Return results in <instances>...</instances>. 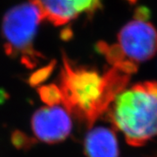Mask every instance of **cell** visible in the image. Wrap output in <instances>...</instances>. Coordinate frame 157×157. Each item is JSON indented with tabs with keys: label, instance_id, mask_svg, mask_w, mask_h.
<instances>
[{
	"label": "cell",
	"instance_id": "obj_5",
	"mask_svg": "<svg viewBox=\"0 0 157 157\" xmlns=\"http://www.w3.org/2000/svg\"><path fill=\"white\" fill-rule=\"evenodd\" d=\"M32 128L35 136L44 142L61 141L72 130L70 113L59 105L42 107L34 113Z\"/></svg>",
	"mask_w": 157,
	"mask_h": 157
},
{
	"label": "cell",
	"instance_id": "obj_4",
	"mask_svg": "<svg viewBox=\"0 0 157 157\" xmlns=\"http://www.w3.org/2000/svg\"><path fill=\"white\" fill-rule=\"evenodd\" d=\"M43 17L32 3L22 4L7 11L3 20V34L9 52L22 56L27 64L39 56L33 49V40Z\"/></svg>",
	"mask_w": 157,
	"mask_h": 157
},
{
	"label": "cell",
	"instance_id": "obj_6",
	"mask_svg": "<svg viewBox=\"0 0 157 157\" xmlns=\"http://www.w3.org/2000/svg\"><path fill=\"white\" fill-rule=\"evenodd\" d=\"M43 19L60 25L81 14L92 15L101 6V0H31Z\"/></svg>",
	"mask_w": 157,
	"mask_h": 157
},
{
	"label": "cell",
	"instance_id": "obj_7",
	"mask_svg": "<svg viewBox=\"0 0 157 157\" xmlns=\"http://www.w3.org/2000/svg\"><path fill=\"white\" fill-rule=\"evenodd\" d=\"M85 151L88 157H118L119 146L111 129L99 127L92 129L85 139Z\"/></svg>",
	"mask_w": 157,
	"mask_h": 157
},
{
	"label": "cell",
	"instance_id": "obj_9",
	"mask_svg": "<svg viewBox=\"0 0 157 157\" xmlns=\"http://www.w3.org/2000/svg\"><path fill=\"white\" fill-rule=\"evenodd\" d=\"M128 1H129L130 3H135L136 0H128Z\"/></svg>",
	"mask_w": 157,
	"mask_h": 157
},
{
	"label": "cell",
	"instance_id": "obj_3",
	"mask_svg": "<svg viewBox=\"0 0 157 157\" xmlns=\"http://www.w3.org/2000/svg\"><path fill=\"white\" fill-rule=\"evenodd\" d=\"M147 18L148 11L139 8L135 18L126 24L118 33L116 44H98V51L106 58L110 67L133 74L139 64L151 59L156 54L157 30Z\"/></svg>",
	"mask_w": 157,
	"mask_h": 157
},
{
	"label": "cell",
	"instance_id": "obj_2",
	"mask_svg": "<svg viewBox=\"0 0 157 157\" xmlns=\"http://www.w3.org/2000/svg\"><path fill=\"white\" fill-rule=\"evenodd\" d=\"M109 118L129 145L140 147L157 136V82L133 85L115 98Z\"/></svg>",
	"mask_w": 157,
	"mask_h": 157
},
{
	"label": "cell",
	"instance_id": "obj_8",
	"mask_svg": "<svg viewBox=\"0 0 157 157\" xmlns=\"http://www.w3.org/2000/svg\"><path fill=\"white\" fill-rule=\"evenodd\" d=\"M39 94L42 100L47 102L48 106L59 105L62 101L61 93L59 86H45L39 90Z\"/></svg>",
	"mask_w": 157,
	"mask_h": 157
},
{
	"label": "cell",
	"instance_id": "obj_1",
	"mask_svg": "<svg viewBox=\"0 0 157 157\" xmlns=\"http://www.w3.org/2000/svg\"><path fill=\"white\" fill-rule=\"evenodd\" d=\"M131 75L114 67L101 73L65 59L59 86L63 106L91 127L126 88Z\"/></svg>",
	"mask_w": 157,
	"mask_h": 157
}]
</instances>
